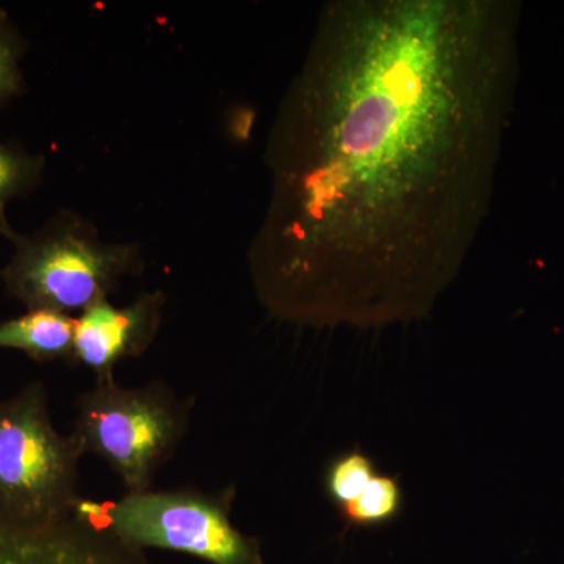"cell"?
<instances>
[{"label":"cell","mask_w":564,"mask_h":564,"mask_svg":"<svg viewBox=\"0 0 564 564\" xmlns=\"http://www.w3.org/2000/svg\"><path fill=\"white\" fill-rule=\"evenodd\" d=\"M43 155L31 154L21 147L0 143V234L13 242L17 232L7 220L11 199L28 195L39 185L44 170Z\"/></svg>","instance_id":"cell-10"},{"label":"cell","mask_w":564,"mask_h":564,"mask_svg":"<svg viewBox=\"0 0 564 564\" xmlns=\"http://www.w3.org/2000/svg\"><path fill=\"white\" fill-rule=\"evenodd\" d=\"M404 510V491L399 475H375L355 500L337 508L348 529H378L392 524Z\"/></svg>","instance_id":"cell-9"},{"label":"cell","mask_w":564,"mask_h":564,"mask_svg":"<svg viewBox=\"0 0 564 564\" xmlns=\"http://www.w3.org/2000/svg\"><path fill=\"white\" fill-rule=\"evenodd\" d=\"M191 404L163 383L124 388L96 380L77 402L69 434L82 456H99L128 492L150 491L155 474L173 458L188 429Z\"/></svg>","instance_id":"cell-4"},{"label":"cell","mask_w":564,"mask_h":564,"mask_svg":"<svg viewBox=\"0 0 564 564\" xmlns=\"http://www.w3.org/2000/svg\"><path fill=\"white\" fill-rule=\"evenodd\" d=\"M499 0H333L274 117L248 252L276 317L429 314L488 214L513 44Z\"/></svg>","instance_id":"cell-1"},{"label":"cell","mask_w":564,"mask_h":564,"mask_svg":"<svg viewBox=\"0 0 564 564\" xmlns=\"http://www.w3.org/2000/svg\"><path fill=\"white\" fill-rule=\"evenodd\" d=\"M25 51V41L9 13L0 9V106L24 90V77L21 73V57Z\"/></svg>","instance_id":"cell-12"},{"label":"cell","mask_w":564,"mask_h":564,"mask_svg":"<svg viewBox=\"0 0 564 564\" xmlns=\"http://www.w3.org/2000/svg\"><path fill=\"white\" fill-rule=\"evenodd\" d=\"M378 474L380 469L373 456L362 448H350L326 463L322 477L323 492L337 510L355 500Z\"/></svg>","instance_id":"cell-11"},{"label":"cell","mask_w":564,"mask_h":564,"mask_svg":"<svg viewBox=\"0 0 564 564\" xmlns=\"http://www.w3.org/2000/svg\"><path fill=\"white\" fill-rule=\"evenodd\" d=\"M82 454L52 423L40 381L0 402V516L21 522L66 518L76 502Z\"/></svg>","instance_id":"cell-5"},{"label":"cell","mask_w":564,"mask_h":564,"mask_svg":"<svg viewBox=\"0 0 564 564\" xmlns=\"http://www.w3.org/2000/svg\"><path fill=\"white\" fill-rule=\"evenodd\" d=\"M234 488L126 492L115 502L77 497L70 514L126 547L180 552L209 564H265L261 544L234 525Z\"/></svg>","instance_id":"cell-3"},{"label":"cell","mask_w":564,"mask_h":564,"mask_svg":"<svg viewBox=\"0 0 564 564\" xmlns=\"http://www.w3.org/2000/svg\"><path fill=\"white\" fill-rule=\"evenodd\" d=\"M165 295L148 292L128 306L109 300L93 304L76 317L73 362L90 369L96 380L115 378L124 359L139 358L158 336Z\"/></svg>","instance_id":"cell-7"},{"label":"cell","mask_w":564,"mask_h":564,"mask_svg":"<svg viewBox=\"0 0 564 564\" xmlns=\"http://www.w3.org/2000/svg\"><path fill=\"white\" fill-rule=\"evenodd\" d=\"M13 243L2 278L7 292L29 311L79 315L109 300L143 265L137 245L104 242L95 226L73 212H61L32 236L17 234Z\"/></svg>","instance_id":"cell-2"},{"label":"cell","mask_w":564,"mask_h":564,"mask_svg":"<svg viewBox=\"0 0 564 564\" xmlns=\"http://www.w3.org/2000/svg\"><path fill=\"white\" fill-rule=\"evenodd\" d=\"M76 317L50 310H32L0 323V348L25 352L33 361H70Z\"/></svg>","instance_id":"cell-8"},{"label":"cell","mask_w":564,"mask_h":564,"mask_svg":"<svg viewBox=\"0 0 564 564\" xmlns=\"http://www.w3.org/2000/svg\"><path fill=\"white\" fill-rule=\"evenodd\" d=\"M0 564H148L143 552L73 514L51 522L0 516Z\"/></svg>","instance_id":"cell-6"}]
</instances>
